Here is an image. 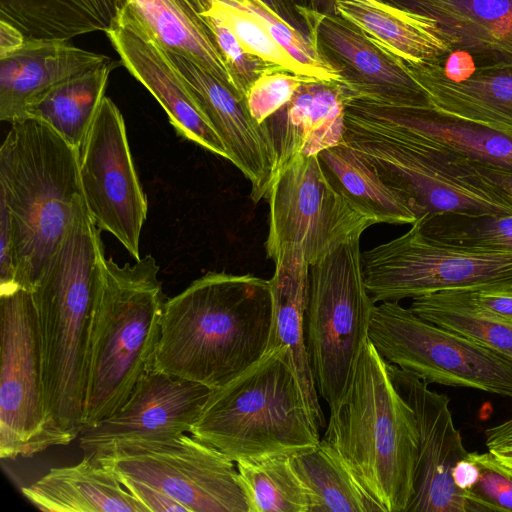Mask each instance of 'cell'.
I'll return each mask as SVG.
<instances>
[{
    "label": "cell",
    "mask_w": 512,
    "mask_h": 512,
    "mask_svg": "<svg viewBox=\"0 0 512 512\" xmlns=\"http://www.w3.org/2000/svg\"><path fill=\"white\" fill-rule=\"evenodd\" d=\"M431 19L452 50L480 66L512 65V0H386Z\"/></svg>",
    "instance_id": "obj_21"
},
{
    "label": "cell",
    "mask_w": 512,
    "mask_h": 512,
    "mask_svg": "<svg viewBox=\"0 0 512 512\" xmlns=\"http://www.w3.org/2000/svg\"><path fill=\"white\" fill-rule=\"evenodd\" d=\"M333 14L405 63L444 67L453 55L431 19L386 0H335Z\"/></svg>",
    "instance_id": "obj_25"
},
{
    "label": "cell",
    "mask_w": 512,
    "mask_h": 512,
    "mask_svg": "<svg viewBox=\"0 0 512 512\" xmlns=\"http://www.w3.org/2000/svg\"><path fill=\"white\" fill-rule=\"evenodd\" d=\"M272 9H274L279 15H281V9L286 7L288 0H264Z\"/></svg>",
    "instance_id": "obj_49"
},
{
    "label": "cell",
    "mask_w": 512,
    "mask_h": 512,
    "mask_svg": "<svg viewBox=\"0 0 512 512\" xmlns=\"http://www.w3.org/2000/svg\"><path fill=\"white\" fill-rule=\"evenodd\" d=\"M409 308L422 319L467 337L512 361V324L483 312L470 300L465 289L415 297Z\"/></svg>",
    "instance_id": "obj_33"
},
{
    "label": "cell",
    "mask_w": 512,
    "mask_h": 512,
    "mask_svg": "<svg viewBox=\"0 0 512 512\" xmlns=\"http://www.w3.org/2000/svg\"><path fill=\"white\" fill-rule=\"evenodd\" d=\"M267 198L270 212L265 248L270 259L284 247H297L312 265L374 224L335 188L318 155L292 158L276 174Z\"/></svg>",
    "instance_id": "obj_12"
},
{
    "label": "cell",
    "mask_w": 512,
    "mask_h": 512,
    "mask_svg": "<svg viewBox=\"0 0 512 512\" xmlns=\"http://www.w3.org/2000/svg\"><path fill=\"white\" fill-rule=\"evenodd\" d=\"M362 270L375 304L399 302L439 291L512 283V254L438 244L412 224L403 235L362 253Z\"/></svg>",
    "instance_id": "obj_11"
},
{
    "label": "cell",
    "mask_w": 512,
    "mask_h": 512,
    "mask_svg": "<svg viewBox=\"0 0 512 512\" xmlns=\"http://www.w3.org/2000/svg\"><path fill=\"white\" fill-rule=\"evenodd\" d=\"M0 199L13 225L16 286L30 291L83 200L78 150L41 120L11 123L0 147Z\"/></svg>",
    "instance_id": "obj_5"
},
{
    "label": "cell",
    "mask_w": 512,
    "mask_h": 512,
    "mask_svg": "<svg viewBox=\"0 0 512 512\" xmlns=\"http://www.w3.org/2000/svg\"><path fill=\"white\" fill-rule=\"evenodd\" d=\"M166 49L184 55L238 91L201 11L200 0H118ZM243 94V93H242Z\"/></svg>",
    "instance_id": "obj_28"
},
{
    "label": "cell",
    "mask_w": 512,
    "mask_h": 512,
    "mask_svg": "<svg viewBox=\"0 0 512 512\" xmlns=\"http://www.w3.org/2000/svg\"><path fill=\"white\" fill-rule=\"evenodd\" d=\"M426 239L483 253L512 254V214L442 213L413 223Z\"/></svg>",
    "instance_id": "obj_35"
},
{
    "label": "cell",
    "mask_w": 512,
    "mask_h": 512,
    "mask_svg": "<svg viewBox=\"0 0 512 512\" xmlns=\"http://www.w3.org/2000/svg\"><path fill=\"white\" fill-rule=\"evenodd\" d=\"M25 39L26 36L20 29L7 21L0 20V57L20 48Z\"/></svg>",
    "instance_id": "obj_47"
},
{
    "label": "cell",
    "mask_w": 512,
    "mask_h": 512,
    "mask_svg": "<svg viewBox=\"0 0 512 512\" xmlns=\"http://www.w3.org/2000/svg\"><path fill=\"white\" fill-rule=\"evenodd\" d=\"M388 371L414 412L418 433L414 494L406 512H466L465 492L455 486L452 470L469 452L455 427L450 399L396 365L388 363Z\"/></svg>",
    "instance_id": "obj_16"
},
{
    "label": "cell",
    "mask_w": 512,
    "mask_h": 512,
    "mask_svg": "<svg viewBox=\"0 0 512 512\" xmlns=\"http://www.w3.org/2000/svg\"><path fill=\"white\" fill-rule=\"evenodd\" d=\"M167 53L225 145L229 161L249 180L252 200L266 198L276 176V155L264 126L251 115L246 96L192 59Z\"/></svg>",
    "instance_id": "obj_19"
},
{
    "label": "cell",
    "mask_w": 512,
    "mask_h": 512,
    "mask_svg": "<svg viewBox=\"0 0 512 512\" xmlns=\"http://www.w3.org/2000/svg\"><path fill=\"white\" fill-rule=\"evenodd\" d=\"M322 441L384 512H406L418 456L415 416L369 339Z\"/></svg>",
    "instance_id": "obj_4"
},
{
    "label": "cell",
    "mask_w": 512,
    "mask_h": 512,
    "mask_svg": "<svg viewBox=\"0 0 512 512\" xmlns=\"http://www.w3.org/2000/svg\"><path fill=\"white\" fill-rule=\"evenodd\" d=\"M239 6L251 10L262 19L274 40L297 62L306 77L341 84L340 75L321 57L311 39L305 37L268 4L258 6L247 3Z\"/></svg>",
    "instance_id": "obj_37"
},
{
    "label": "cell",
    "mask_w": 512,
    "mask_h": 512,
    "mask_svg": "<svg viewBox=\"0 0 512 512\" xmlns=\"http://www.w3.org/2000/svg\"><path fill=\"white\" fill-rule=\"evenodd\" d=\"M210 393L205 385L152 367L120 411L81 431L79 446L84 454L96 455L122 441L167 440L190 433Z\"/></svg>",
    "instance_id": "obj_17"
},
{
    "label": "cell",
    "mask_w": 512,
    "mask_h": 512,
    "mask_svg": "<svg viewBox=\"0 0 512 512\" xmlns=\"http://www.w3.org/2000/svg\"><path fill=\"white\" fill-rule=\"evenodd\" d=\"M274 273L269 280L272 293V330L267 350L284 348L295 372L310 413L319 429L325 417L319 402L305 346V310L310 265L297 247H284L272 259Z\"/></svg>",
    "instance_id": "obj_24"
},
{
    "label": "cell",
    "mask_w": 512,
    "mask_h": 512,
    "mask_svg": "<svg viewBox=\"0 0 512 512\" xmlns=\"http://www.w3.org/2000/svg\"><path fill=\"white\" fill-rule=\"evenodd\" d=\"M350 98L342 84L313 79L262 123L276 155V174L292 158L318 155L343 140Z\"/></svg>",
    "instance_id": "obj_22"
},
{
    "label": "cell",
    "mask_w": 512,
    "mask_h": 512,
    "mask_svg": "<svg viewBox=\"0 0 512 512\" xmlns=\"http://www.w3.org/2000/svg\"><path fill=\"white\" fill-rule=\"evenodd\" d=\"M318 158L335 188L374 224L416 222L412 212L383 183L373 166L344 140L319 152Z\"/></svg>",
    "instance_id": "obj_31"
},
{
    "label": "cell",
    "mask_w": 512,
    "mask_h": 512,
    "mask_svg": "<svg viewBox=\"0 0 512 512\" xmlns=\"http://www.w3.org/2000/svg\"><path fill=\"white\" fill-rule=\"evenodd\" d=\"M486 446L499 461L512 468V427L501 423L487 429Z\"/></svg>",
    "instance_id": "obj_44"
},
{
    "label": "cell",
    "mask_w": 512,
    "mask_h": 512,
    "mask_svg": "<svg viewBox=\"0 0 512 512\" xmlns=\"http://www.w3.org/2000/svg\"><path fill=\"white\" fill-rule=\"evenodd\" d=\"M201 14L213 34L237 88L246 96L253 82L270 66L248 54L231 29L218 17L205 10H202Z\"/></svg>",
    "instance_id": "obj_40"
},
{
    "label": "cell",
    "mask_w": 512,
    "mask_h": 512,
    "mask_svg": "<svg viewBox=\"0 0 512 512\" xmlns=\"http://www.w3.org/2000/svg\"><path fill=\"white\" fill-rule=\"evenodd\" d=\"M78 153L82 195L93 222L139 260L147 198L134 166L124 118L110 98H103Z\"/></svg>",
    "instance_id": "obj_14"
},
{
    "label": "cell",
    "mask_w": 512,
    "mask_h": 512,
    "mask_svg": "<svg viewBox=\"0 0 512 512\" xmlns=\"http://www.w3.org/2000/svg\"><path fill=\"white\" fill-rule=\"evenodd\" d=\"M118 0H0V20L27 38L64 39L107 33L118 14Z\"/></svg>",
    "instance_id": "obj_29"
},
{
    "label": "cell",
    "mask_w": 512,
    "mask_h": 512,
    "mask_svg": "<svg viewBox=\"0 0 512 512\" xmlns=\"http://www.w3.org/2000/svg\"><path fill=\"white\" fill-rule=\"evenodd\" d=\"M310 80L313 79L278 67H268L253 82L246 94L251 115L262 124L287 104L303 83Z\"/></svg>",
    "instance_id": "obj_39"
},
{
    "label": "cell",
    "mask_w": 512,
    "mask_h": 512,
    "mask_svg": "<svg viewBox=\"0 0 512 512\" xmlns=\"http://www.w3.org/2000/svg\"><path fill=\"white\" fill-rule=\"evenodd\" d=\"M483 312L512 324V283H496L465 289Z\"/></svg>",
    "instance_id": "obj_41"
},
{
    "label": "cell",
    "mask_w": 512,
    "mask_h": 512,
    "mask_svg": "<svg viewBox=\"0 0 512 512\" xmlns=\"http://www.w3.org/2000/svg\"><path fill=\"white\" fill-rule=\"evenodd\" d=\"M126 69L155 97L184 138L229 160L228 151L167 51L126 5L106 33Z\"/></svg>",
    "instance_id": "obj_18"
},
{
    "label": "cell",
    "mask_w": 512,
    "mask_h": 512,
    "mask_svg": "<svg viewBox=\"0 0 512 512\" xmlns=\"http://www.w3.org/2000/svg\"><path fill=\"white\" fill-rule=\"evenodd\" d=\"M347 103L367 116L449 149L471 163L512 173V130L428 107L398 106L364 98Z\"/></svg>",
    "instance_id": "obj_20"
},
{
    "label": "cell",
    "mask_w": 512,
    "mask_h": 512,
    "mask_svg": "<svg viewBox=\"0 0 512 512\" xmlns=\"http://www.w3.org/2000/svg\"><path fill=\"white\" fill-rule=\"evenodd\" d=\"M406 64L435 106L512 130V65L475 67L454 79L436 65Z\"/></svg>",
    "instance_id": "obj_27"
},
{
    "label": "cell",
    "mask_w": 512,
    "mask_h": 512,
    "mask_svg": "<svg viewBox=\"0 0 512 512\" xmlns=\"http://www.w3.org/2000/svg\"><path fill=\"white\" fill-rule=\"evenodd\" d=\"M502 424H504L505 426L512 427V417L510 419L506 420L505 422H503Z\"/></svg>",
    "instance_id": "obj_51"
},
{
    "label": "cell",
    "mask_w": 512,
    "mask_h": 512,
    "mask_svg": "<svg viewBox=\"0 0 512 512\" xmlns=\"http://www.w3.org/2000/svg\"><path fill=\"white\" fill-rule=\"evenodd\" d=\"M249 512H311L312 495L289 456L236 462Z\"/></svg>",
    "instance_id": "obj_34"
},
{
    "label": "cell",
    "mask_w": 512,
    "mask_h": 512,
    "mask_svg": "<svg viewBox=\"0 0 512 512\" xmlns=\"http://www.w3.org/2000/svg\"><path fill=\"white\" fill-rule=\"evenodd\" d=\"M84 200L30 290L40 340L45 413L55 446L83 430L90 313L104 249Z\"/></svg>",
    "instance_id": "obj_2"
},
{
    "label": "cell",
    "mask_w": 512,
    "mask_h": 512,
    "mask_svg": "<svg viewBox=\"0 0 512 512\" xmlns=\"http://www.w3.org/2000/svg\"><path fill=\"white\" fill-rule=\"evenodd\" d=\"M368 339L389 364L426 383L512 399V361L458 333L422 319L399 302L375 305Z\"/></svg>",
    "instance_id": "obj_9"
},
{
    "label": "cell",
    "mask_w": 512,
    "mask_h": 512,
    "mask_svg": "<svg viewBox=\"0 0 512 512\" xmlns=\"http://www.w3.org/2000/svg\"><path fill=\"white\" fill-rule=\"evenodd\" d=\"M290 459L311 492V512H384L322 440L316 447L294 454Z\"/></svg>",
    "instance_id": "obj_32"
},
{
    "label": "cell",
    "mask_w": 512,
    "mask_h": 512,
    "mask_svg": "<svg viewBox=\"0 0 512 512\" xmlns=\"http://www.w3.org/2000/svg\"><path fill=\"white\" fill-rule=\"evenodd\" d=\"M190 434L234 462L290 457L321 441L284 348L267 350L239 376L211 390Z\"/></svg>",
    "instance_id": "obj_6"
},
{
    "label": "cell",
    "mask_w": 512,
    "mask_h": 512,
    "mask_svg": "<svg viewBox=\"0 0 512 512\" xmlns=\"http://www.w3.org/2000/svg\"><path fill=\"white\" fill-rule=\"evenodd\" d=\"M109 60L69 40L26 37L20 48L0 57V120L13 123L26 118L31 99Z\"/></svg>",
    "instance_id": "obj_23"
},
{
    "label": "cell",
    "mask_w": 512,
    "mask_h": 512,
    "mask_svg": "<svg viewBox=\"0 0 512 512\" xmlns=\"http://www.w3.org/2000/svg\"><path fill=\"white\" fill-rule=\"evenodd\" d=\"M91 456L115 475L155 488L189 512H249L234 461L192 434L122 441Z\"/></svg>",
    "instance_id": "obj_10"
},
{
    "label": "cell",
    "mask_w": 512,
    "mask_h": 512,
    "mask_svg": "<svg viewBox=\"0 0 512 512\" xmlns=\"http://www.w3.org/2000/svg\"><path fill=\"white\" fill-rule=\"evenodd\" d=\"M472 165L489 188L512 205V173L474 163Z\"/></svg>",
    "instance_id": "obj_45"
},
{
    "label": "cell",
    "mask_w": 512,
    "mask_h": 512,
    "mask_svg": "<svg viewBox=\"0 0 512 512\" xmlns=\"http://www.w3.org/2000/svg\"><path fill=\"white\" fill-rule=\"evenodd\" d=\"M23 495L48 512H147L100 461L84 454L76 465L51 468Z\"/></svg>",
    "instance_id": "obj_26"
},
{
    "label": "cell",
    "mask_w": 512,
    "mask_h": 512,
    "mask_svg": "<svg viewBox=\"0 0 512 512\" xmlns=\"http://www.w3.org/2000/svg\"><path fill=\"white\" fill-rule=\"evenodd\" d=\"M478 466L476 484L465 492L466 512L512 511V468L491 452H469Z\"/></svg>",
    "instance_id": "obj_38"
},
{
    "label": "cell",
    "mask_w": 512,
    "mask_h": 512,
    "mask_svg": "<svg viewBox=\"0 0 512 512\" xmlns=\"http://www.w3.org/2000/svg\"><path fill=\"white\" fill-rule=\"evenodd\" d=\"M272 315L269 280L208 272L164 302L154 367L220 388L266 353Z\"/></svg>",
    "instance_id": "obj_1"
},
{
    "label": "cell",
    "mask_w": 512,
    "mask_h": 512,
    "mask_svg": "<svg viewBox=\"0 0 512 512\" xmlns=\"http://www.w3.org/2000/svg\"><path fill=\"white\" fill-rule=\"evenodd\" d=\"M113 61L69 78L31 99L26 117L43 121L78 151L82 147L105 90Z\"/></svg>",
    "instance_id": "obj_30"
},
{
    "label": "cell",
    "mask_w": 512,
    "mask_h": 512,
    "mask_svg": "<svg viewBox=\"0 0 512 512\" xmlns=\"http://www.w3.org/2000/svg\"><path fill=\"white\" fill-rule=\"evenodd\" d=\"M343 140L357 151L416 221L442 213L512 214L463 156L345 106Z\"/></svg>",
    "instance_id": "obj_7"
},
{
    "label": "cell",
    "mask_w": 512,
    "mask_h": 512,
    "mask_svg": "<svg viewBox=\"0 0 512 512\" xmlns=\"http://www.w3.org/2000/svg\"><path fill=\"white\" fill-rule=\"evenodd\" d=\"M152 255L118 265L105 254L93 297L86 352L83 429L122 409L154 367L164 306Z\"/></svg>",
    "instance_id": "obj_3"
},
{
    "label": "cell",
    "mask_w": 512,
    "mask_h": 512,
    "mask_svg": "<svg viewBox=\"0 0 512 512\" xmlns=\"http://www.w3.org/2000/svg\"><path fill=\"white\" fill-rule=\"evenodd\" d=\"M360 237L336 245L309 268L305 346L329 410L351 385L375 307L364 282Z\"/></svg>",
    "instance_id": "obj_8"
},
{
    "label": "cell",
    "mask_w": 512,
    "mask_h": 512,
    "mask_svg": "<svg viewBox=\"0 0 512 512\" xmlns=\"http://www.w3.org/2000/svg\"><path fill=\"white\" fill-rule=\"evenodd\" d=\"M200 3L202 10L215 15L231 29L248 54L269 66L305 76L302 68L274 40L262 19L254 12L228 0H200Z\"/></svg>",
    "instance_id": "obj_36"
},
{
    "label": "cell",
    "mask_w": 512,
    "mask_h": 512,
    "mask_svg": "<svg viewBox=\"0 0 512 512\" xmlns=\"http://www.w3.org/2000/svg\"><path fill=\"white\" fill-rule=\"evenodd\" d=\"M335 0H308V7L322 12L333 14Z\"/></svg>",
    "instance_id": "obj_48"
},
{
    "label": "cell",
    "mask_w": 512,
    "mask_h": 512,
    "mask_svg": "<svg viewBox=\"0 0 512 512\" xmlns=\"http://www.w3.org/2000/svg\"><path fill=\"white\" fill-rule=\"evenodd\" d=\"M321 57L341 77L351 98L398 106H433L408 65L348 20L307 5L295 7Z\"/></svg>",
    "instance_id": "obj_15"
},
{
    "label": "cell",
    "mask_w": 512,
    "mask_h": 512,
    "mask_svg": "<svg viewBox=\"0 0 512 512\" xmlns=\"http://www.w3.org/2000/svg\"><path fill=\"white\" fill-rule=\"evenodd\" d=\"M479 477L478 466L467 456L458 461L452 470V479L455 486L461 491L470 490Z\"/></svg>",
    "instance_id": "obj_46"
},
{
    "label": "cell",
    "mask_w": 512,
    "mask_h": 512,
    "mask_svg": "<svg viewBox=\"0 0 512 512\" xmlns=\"http://www.w3.org/2000/svg\"><path fill=\"white\" fill-rule=\"evenodd\" d=\"M234 4H237V5H245L247 3H254L255 5H258V6H263L265 4H267L264 0H228Z\"/></svg>",
    "instance_id": "obj_50"
},
{
    "label": "cell",
    "mask_w": 512,
    "mask_h": 512,
    "mask_svg": "<svg viewBox=\"0 0 512 512\" xmlns=\"http://www.w3.org/2000/svg\"><path fill=\"white\" fill-rule=\"evenodd\" d=\"M115 476L147 512H189L185 506L155 488L125 476Z\"/></svg>",
    "instance_id": "obj_43"
},
{
    "label": "cell",
    "mask_w": 512,
    "mask_h": 512,
    "mask_svg": "<svg viewBox=\"0 0 512 512\" xmlns=\"http://www.w3.org/2000/svg\"><path fill=\"white\" fill-rule=\"evenodd\" d=\"M17 288L13 225L10 212L0 199V294Z\"/></svg>",
    "instance_id": "obj_42"
},
{
    "label": "cell",
    "mask_w": 512,
    "mask_h": 512,
    "mask_svg": "<svg viewBox=\"0 0 512 512\" xmlns=\"http://www.w3.org/2000/svg\"><path fill=\"white\" fill-rule=\"evenodd\" d=\"M0 457L55 446L45 413L40 340L31 293L0 294Z\"/></svg>",
    "instance_id": "obj_13"
}]
</instances>
